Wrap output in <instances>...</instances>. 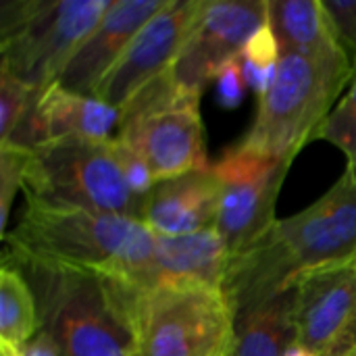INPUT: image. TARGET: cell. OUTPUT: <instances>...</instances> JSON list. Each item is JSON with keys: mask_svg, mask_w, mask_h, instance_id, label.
I'll list each match as a JSON object with an SVG mask.
<instances>
[{"mask_svg": "<svg viewBox=\"0 0 356 356\" xmlns=\"http://www.w3.org/2000/svg\"><path fill=\"white\" fill-rule=\"evenodd\" d=\"M121 125V108L96 98L65 90L54 83L42 92L23 123L4 144L33 150L65 138L113 140Z\"/></svg>", "mask_w": 356, "mask_h": 356, "instance_id": "7c38bea8", "label": "cell"}, {"mask_svg": "<svg viewBox=\"0 0 356 356\" xmlns=\"http://www.w3.org/2000/svg\"><path fill=\"white\" fill-rule=\"evenodd\" d=\"M23 194L25 200L48 207L142 219L144 200L125 181L115 138H65L33 148L25 167Z\"/></svg>", "mask_w": 356, "mask_h": 356, "instance_id": "8992f818", "label": "cell"}, {"mask_svg": "<svg viewBox=\"0 0 356 356\" xmlns=\"http://www.w3.org/2000/svg\"><path fill=\"white\" fill-rule=\"evenodd\" d=\"M267 23L282 52L315 58H350L342 48L323 0H267Z\"/></svg>", "mask_w": 356, "mask_h": 356, "instance_id": "e0dca14e", "label": "cell"}, {"mask_svg": "<svg viewBox=\"0 0 356 356\" xmlns=\"http://www.w3.org/2000/svg\"><path fill=\"white\" fill-rule=\"evenodd\" d=\"M115 150H117V159L121 163L125 181L129 186V190L138 196V198H146L150 194V190L156 186V179L152 175V171L148 169V165L144 163L142 156H138L131 148H127L123 142H119L115 138Z\"/></svg>", "mask_w": 356, "mask_h": 356, "instance_id": "cb8c5ba5", "label": "cell"}, {"mask_svg": "<svg viewBox=\"0 0 356 356\" xmlns=\"http://www.w3.org/2000/svg\"><path fill=\"white\" fill-rule=\"evenodd\" d=\"M284 356H315L309 348H305V346H300L298 342H292L288 348H286V353Z\"/></svg>", "mask_w": 356, "mask_h": 356, "instance_id": "83f0119b", "label": "cell"}, {"mask_svg": "<svg viewBox=\"0 0 356 356\" xmlns=\"http://www.w3.org/2000/svg\"><path fill=\"white\" fill-rule=\"evenodd\" d=\"M353 69L350 58L325 60L282 52L277 75L259 98L254 123L238 144L271 161H294L313 142L342 88L350 83Z\"/></svg>", "mask_w": 356, "mask_h": 356, "instance_id": "277c9868", "label": "cell"}, {"mask_svg": "<svg viewBox=\"0 0 356 356\" xmlns=\"http://www.w3.org/2000/svg\"><path fill=\"white\" fill-rule=\"evenodd\" d=\"M29 152L15 144H0V229L8 234V217L17 190H23L25 167L29 161Z\"/></svg>", "mask_w": 356, "mask_h": 356, "instance_id": "603a6c76", "label": "cell"}, {"mask_svg": "<svg viewBox=\"0 0 356 356\" xmlns=\"http://www.w3.org/2000/svg\"><path fill=\"white\" fill-rule=\"evenodd\" d=\"M280 58H282L280 42H277L271 25L265 23L250 35V40L246 42V46L240 54L246 86H250L259 98L265 96L267 90L271 88V83L277 75Z\"/></svg>", "mask_w": 356, "mask_h": 356, "instance_id": "ffe728a7", "label": "cell"}, {"mask_svg": "<svg viewBox=\"0 0 356 356\" xmlns=\"http://www.w3.org/2000/svg\"><path fill=\"white\" fill-rule=\"evenodd\" d=\"M204 0H169L129 42L100 83L96 98L121 108L152 79L169 71L181 52Z\"/></svg>", "mask_w": 356, "mask_h": 356, "instance_id": "8fae6325", "label": "cell"}, {"mask_svg": "<svg viewBox=\"0 0 356 356\" xmlns=\"http://www.w3.org/2000/svg\"><path fill=\"white\" fill-rule=\"evenodd\" d=\"M4 244L6 263L94 273L140 290L154 259L156 234L138 219L27 200Z\"/></svg>", "mask_w": 356, "mask_h": 356, "instance_id": "7a4b0ae2", "label": "cell"}, {"mask_svg": "<svg viewBox=\"0 0 356 356\" xmlns=\"http://www.w3.org/2000/svg\"><path fill=\"white\" fill-rule=\"evenodd\" d=\"M123 286V284H121ZM134 356H225L234 315L223 290L207 286H123Z\"/></svg>", "mask_w": 356, "mask_h": 356, "instance_id": "52a82bcc", "label": "cell"}, {"mask_svg": "<svg viewBox=\"0 0 356 356\" xmlns=\"http://www.w3.org/2000/svg\"><path fill=\"white\" fill-rule=\"evenodd\" d=\"M167 2L169 0H113L56 83L75 94L96 96L100 83L117 65L136 33L159 10H163Z\"/></svg>", "mask_w": 356, "mask_h": 356, "instance_id": "4fadbf2b", "label": "cell"}, {"mask_svg": "<svg viewBox=\"0 0 356 356\" xmlns=\"http://www.w3.org/2000/svg\"><path fill=\"white\" fill-rule=\"evenodd\" d=\"M215 86H217V102L223 108H238L244 100V90H246V79L242 73V63L240 56L225 63L217 75H215Z\"/></svg>", "mask_w": 356, "mask_h": 356, "instance_id": "484cf974", "label": "cell"}, {"mask_svg": "<svg viewBox=\"0 0 356 356\" xmlns=\"http://www.w3.org/2000/svg\"><path fill=\"white\" fill-rule=\"evenodd\" d=\"M225 356H227V355H225Z\"/></svg>", "mask_w": 356, "mask_h": 356, "instance_id": "f546056e", "label": "cell"}, {"mask_svg": "<svg viewBox=\"0 0 356 356\" xmlns=\"http://www.w3.org/2000/svg\"><path fill=\"white\" fill-rule=\"evenodd\" d=\"M42 330L40 309L27 277L13 265H0V346L21 348Z\"/></svg>", "mask_w": 356, "mask_h": 356, "instance_id": "d6986e66", "label": "cell"}, {"mask_svg": "<svg viewBox=\"0 0 356 356\" xmlns=\"http://www.w3.org/2000/svg\"><path fill=\"white\" fill-rule=\"evenodd\" d=\"M294 340L292 288L269 302L234 317V340L227 356H284Z\"/></svg>", "mask_w": 356, "mask_h": 356, "instance_id": "ac0fdd59", "label": "cell"}, {"mask_svg": "<svg viewBox=\"0 0 356 356\" xmlns=\"http://www.w3.org/2000/svg\"><path fill=\"white\" fill-rule=\"evenodd\" d=\"M346 94L338 100L332 113L315 131L313 140H325L334 144L348 161V167H356V65Z\"/></svg>", "mask_w": 356, "mask_h": 356, "instance_id": "44dd1931", "label": "cell"}, {"mask_svg": "<svg viewBox=\"0 0 356 356\" xmlns=\"http://www.w3.org/2000/svg\"><path fill=\"white\" fill-rule=\"evenodd\" d=\"M13 267L27 277L42 330L56 342L60 355L134 356L127 300L119 282L44 265Z\"/></svg>", "mask_w": 356, "mask_h": 356, "instance_id": "3957f363", "label": "cell"}, {"mask_svg": "<svg viewBox=\"0 0 356 356\" xmlns=\"http://www.w3.org/2000/svg\"><path fill=\"white\" fill-rule=\"evenodd\" d=\"M294 330L315 356H350L356 350V263L325 267L294 286Z\"/></svg>", "mask_w": 356, "mask_h": 356, "instance_id": "30bf717a", "label": "cell"}, {"mask_svg": "<svg viewBox=\"0 0 356 356\" xmlns=\"http://www.w3.org/2000/svg\"><path fill=\"white\" fill-rule=\"evenodd\" d=\"M267 23V0H204L181 52L169 69L175 83L202 96L217 71L238 58L250 35Z\"/></svg>", "mask_w": 356, "mask_h": 356, "instance_id": "9c48e42d", "label": "cell"}, {"mask_svg": "<svg viewBox=\"0 0 356 356\" xmlns=\"http://www.w3.org/2000/svg\"><path fill=\"white\" fill-rule=\"evenodd\" d=\"M40 94L0 67V144L8 142Z\"/></svg>", "mask_w": 356, "mask_h": 356, "instance_id": "7402d4cb", "label": "cell"}, {"mask_svg": "<svg viewBox=\"0 0 356 356\" xmlns=\"http://www.w3.org/2000/svg\"><path fill=\"white\" fill-rule=\"evenodd\" d=\"M323 6L336 27V35L356 65V0H323Z\"/></svg>", "mask_w": 356, "mask_h": 356, "instance_id": "d4e9b609", "label": "cell"}, {"mask_svg": "<svg viewBox=\"0 0 356 356\" xmlns=\"http://www.w3.org/2000/svg\"><path fill=\"white\" fill-rule=\"evenodd\" d=\"M350 356H356V350H355V353H353V355H350Z\"/></svg>", "mask_w": 356, "mask_h": 356, "instance_id": "f1b7e54d", "label": "cell"}, {"mask_svg": "<svg viewBox=\"0 0 356 356\" xmlns=\"http://www.w3.org/2000/svg\"><path fill=\"white\" fill-rule=\"evenodd\" d=\"M221 181L213 169L156 181L142 204V223L156 236L177 238L215 227Z\"/></svg>", "mask_w": 356, "mask_h": 356, "instance_id": "5bb4252c", "label": "cell"}, {"mask_svg": "<svg viewBox=\"0 0 356 356\" xmlns=\"http://www.w3.org/2000/svg\"><path fill=\"white\" fill-rule=\"evenodd\" d=\"M117 140L144 159L156 181L209 167L200 96L165 71L121 106Z\"/></svg>", "mask_w": 356, "mask_h": 356, "instance_id": "ba28073f", "label": "cell"}, {"mask_svg": "<svg viewBox=\"0 0 356 356\" xmlns=\"http://www.w3.org/2000/svg\"><path fill=\"white\" fill-rule=\"evenodd\" d=\"M113 0H2L0 67L38 94L54 86Z\"/></svg>", "mask_w": 356, "mask_h": 356, "instance_id": "5b68a950", "label": "cell"}, {"mask_svg": "<svg viewBox=\"0 0 356 356\" xmlns=\"http://www.w3.org/2000/svg\"><path fill=\"white\" fill-rule=\"evenodd\" d=\"M232 254L217 232L209 227L190 236H156L152 265L140 290L163 286H207L223 290Z\"/></svg>", "mask_w": 356, "mask_h": 356, "instance_id": "9a60e30c", "label": "cell"}, {"mask_svg": "<svg viewBox=\"0 0 356 356\" xmlns=\"http://www.w3.org/2000/svg\"><path fill=\"white\" fill-rule=\"evenodd\" d=\"M356 263V167L311 207L277 219L242 254L234 257L223 294L238 317L292 290L307 273Z\"/></svg>", "mask_w": 356, "mask_h": 356, "instance_id": "6da1fadb", "label": "cell"}, {"mask_svg": "<svg viewBox=\"0 0 356 356\" xmlns=\"http://www.w3.org/2000/svg\"><path fill=\"white\" fill-rule=\"evenodd\" d=\"M0 356H63L60 355V348L56 346V342L44 332L40 330V334L27 342L25 346L21 348H6V346H0Z\"/></svg>", "mask_w": 356, "mask_h": 356, "instance_id": "4316f807", "label": "cell"}, {"mask_svg": "<svg viewBox=\"0 0 356 356\" xmlns=\"http://www.w3.org/2000/svg\"><path fill=\"white\" fill-rule=\"evenodd\" d=\"M292 161L282 163L259 179L221 184V202L215 227L221 234L232 259L261 240L275 219V204Z\"/></svg>", "mask_w": 356, "mask_h": 356, "instance_id": "2e32d148", "label": "cell"}]
</instances>
